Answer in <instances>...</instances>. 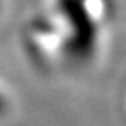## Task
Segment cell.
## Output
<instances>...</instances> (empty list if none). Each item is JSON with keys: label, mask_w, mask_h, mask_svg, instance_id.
<instances>
[{"label": "cell", "mask_w": 126, "mask_h": 126, "mask_svg": "<svg viewBox=\"0 0 126 126\" xmlns=\"http://www.w3.org/2000/svg\"><path fill=\"white\" fill-rule=\"evenodd\" d=\"M0 5H2V0H0Z\"/></svg>", "instance_id": "obj_1"}]
</instances>
